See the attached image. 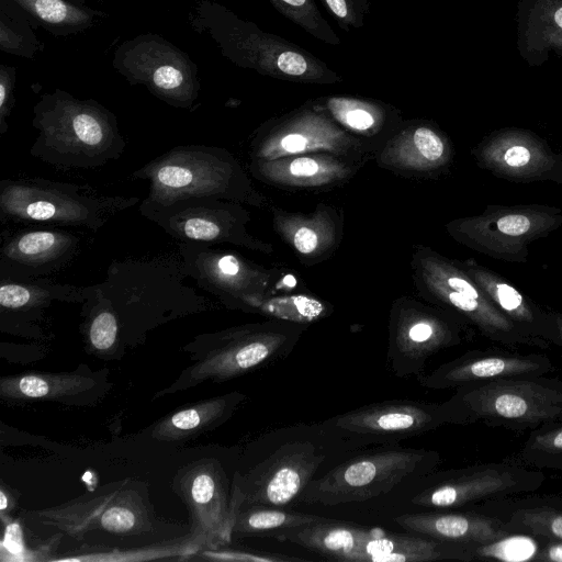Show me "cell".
I'll list each match as a JSON object with an SVG mask.
<instances>
[{
	"label": "cell",
	"instance_id": "obj_1",
	"mask_svg": "<svg viewBox=\"0 0 562 562\" xmlns=\"http://www.w3.org/2000/svg\"><path fill=\"white\" fill-rule=\"evenodd\" d=\"M349 452L323 423L284 426L257 438L234 471L237 507H285L308 483Z\"/></svg>",
	"mask_w": 562,
	"mask_h": 562
},
{
	"label": "cell",
	"instance_id": "obj_2",
	"mask_svg": "<svg viewBox=\"0 0 562 562\" xmlns=\"http://www.w3.org/2000/svg\"><path fill=\"white\" fill-rule=\"evenodd\" d=\"M180 256L114 259L102 282L88 285L115 312L123 338L165 322L210 308L206 297L184 282Z\"/></svg>",
	"mask_w": 562,
	"mask_h": 562
},
{
	"label": "cell",
	"instance_id": "obj_3",
	"mask_svg": "<svg viewBox=\"0 0 562 562\" xmlns=\"http://www.w3.org/2000/svg\"><path fill=\"white\" fill-rule=\"evenodd\" d=\"M38 136L30 154L59 169H93L117 160L126 143L116 116L94 100L56 89L33 108Z\"/></svg>",
	"mask_w": 562,
	"mask_h": 562
},
{
	"label": "cell",
	"instance_id": "obj_4",
	"mask_svg": "<svg viewBox=\"0 0 562 562\" xmlns=\"http://www.w3.org/2000/svg\"><path fill=\"white\" fill-rule=\"evenodd\" d=\"M132 178L149 183L147 204H166L188 198H215L258 209L269 200L227 149L209 145H178L146 162Z\"/></svg>",
	"mask_w": 562,
	"mask_h": 562
},
{
	"label": "cell",
	"instance_id": "obj_5",
	"mask_svg": "<svg viewBox=\"0 0 562 562\" xmlns=\"http://www.w3.org/2000/svg\"><path fill=\"white\" fill-rule=\"evenodd\" d=\"M310 326L268 318L198 335L184 347L193 364L154 397L181 392L205 381L224 382L281 360L291 353Z\"/></svg>",
	"mask_w": 562,
	"mask_h": 562
},
{
	"label": "cell",
	"instance_id": "obj_6",
	"mask_svg": "<svg viewBox=\"0 0 562 562\" xmlns=\"http://www.w3.org/2000/svg\"><path fill=\"white\" fill-rule=\"evenodd\" d=\"M192 24L216 42L235 65L279 80L307 85H335L342 77L325 61L285 38L265 32L228 9L209 1L196 8Z\"/></svg>",
	"mask_w": 562,
	"mask_h": 562
},
{
	"label": "cell",
	"instance_id": "obj_7",
	"mask_svg": "<svg viewBox=\"0 0 562 562\" xmlns=\"http://www.w3.org/2000/svg\"><path fill=\"white\" fill-rule=\"evenodd\" d=\"M443 403L449 424L531 431L562 422V381L546 374L481 381L457 387Z\"/></svg>",
	"mask_w": 562,
	"mask_h": 562
},
{
	"label": "cell",
	"instance_id": "obj_8",
	"mask_svg": "<svg viewBox=\"0 0 562 562\" xmlns=\"http://www.w3.org/2000/svg\"><path fill=\"white\" fill-rule=\"evenodd\" d=\"M439 462L434 450L397 445L353 451L313 479L296 502L319 506L366 502L429 475Z\"/></svg>",
	"mask_w": 562,
	"mask_h": 562
},
{
	"label": "cell",
	"instance_id": "obj_9",
	"mask_svg": "<svg viewBox=\"0 0 562 562\" xmlns=\"http://www.w3.org/2000/svg\"><path fill=\"white\" fill-rule=\"evenodd\" d=\"M409 265L420 299L454 313L487 339L510 348L550 347V342L521 331L485 296L456 259L416 244Z\"/></svg>",
	"mask_w": 562,
	"mask_h": 562
},
{
	"label": "cell",
	"instance_id": "obj_10",
	"mask_svg": "<svg viewBox=\"0 0 562 562\" xmlns=\"http://www.w3.org/2000/svg\"><path fill=\"white\" fill-rule=\"evenodd\" d=\"M139 202L138 196L104 195L86 184L44 178L0 181L2 223H44L95 232Z\"/></svg>",
	"mask_w": 562,
	"mask_h": 562
},
{
	"label": "cell",
	"instance_id": "obj_11",
	"mask_svg": "<svg viewBox=\"0 0 562 562\" xmlns=\"http://www.w3.org/2000/svg\"><path fill=\"white\" fill-rule=\"evenodd\" d=\"M386 362L397 378L418 376L435 353L469 340L472 327L445 308L411 295L390 307Z\"/></svg>",
	"mask_w": 562,
	"mask_h": 562
},
{
	"label": "cell",
	"instance_id": "obj_12",
	"mask_svg": "<svg viewBox=\"0 0 562 562\" xmlns=\"http://www.w3.org/2000/svg\"><path fill=\"white\" fill-rule=\"evenodd\" d=\"M562 226V210L549 205H488L479 215L445 225L457 243L496 260L526 262L529 246Z\"/></svg>",
	"mask_w": 562,
	"mask_h": 562
},
{
	"label": "cell",
	"instance_id": "obj_13",
	"mask_svg": "<svg viewBox=\"0 0 562 562\" xmlns=\"http://www.w3.org/2000/svg\"><path fill=\"white\" fill-rule=\"evenodd\" d=\"M327 151L367 164L374 155L328 114L319 98L263 122L249 143L250 160Z\"/></svg>",
	"mask_w": 562,
	"mask_h": 562
},
{
	"label": "cell",
	"instance_id": "obj_14",
	"mask_svg": "<svg viewBox=\"0 0 562 562\" xmlns=\"http://www.w3.org/2000/svg\"><path fill=\"white\" fill-rule=\"evenodd\" d=\"M140 214L177 243L232 244L265 255L273 245L247 229L250 213L244 204L215 198H188L166 204L140 202Z\"/></svg>",
	"mask_w": 562,
	"mask_h": 562
},
{
	"label": "cell",
	"instance_id": "obj_15",
	"mask_svg": "<svg viewBox=\"0 0 562 562\" xmlns=\"http://www.w3.org/2000/svg\"><path fill=\"white\" fill-rule=\"evenodd\" d=\"M349 451L395 446L449 424L445 403L390 400L337 414L322 422Z\"/></svg>",
	"mask_w": 562,
	"mask_h": 562
},
{
	"label": "cell",
	"instance_id": "obj_16",
	"mask_svg": "<svg viewBox=\"0 0 562 562\" xmlns=\"http://www.w3.org/2000/svg\"><path fill=\"white\" fill-rule=\"evenodd\" d=\"M546 476L518 461L479 463L430 473L409 504L427 509H456L482 501L538 490Z\"/></svg>",
	"mask_w": 562,
	"mask_h": 562
},
{
	"label": "cell",
	"instance_id": "obj_17",
	"mask_svg": "<svg viewBox=\"0 0 562 562\" xmlns=\"http://www.w3.org/2000/svg\"><path fill=\"white\" fill-rule=\"evenodd\" d=\"M124 481L104 486L94 495H83L59 506L36 512L37 518L71 537L88 531L139 535L153 528L149 501L136 486Z\"/></svg>",
	"mask_w": 562,
	"mask_h": 562
},
{
	"label": "cell",
	"instance_id": "obj_18",
	"mask_svg": "<svg viewBox=\"0 0 562 562\" xmlns=\"http://www.w3.org/2000/svg\"><path fill=\"white\" fill-rule=\"evenodd\" d=\"M115 68L134 85H144L168 104L193 109L200 85L189 57L157 35L137 36L115 53Z\"/></svg>",
	"mask_w": 562,
	"mask_h": 562
},
{
	"label": "cell",
	"instance_id": "obj_19",
	"mask_svg": "<svg viewBox=\"0 0 562 562\" xmlns=\"http://www.w3.org/2000/svg\"><path fill=\"white\" fill-rule=\"evenodd\" d=\"M177 244L186 274L229 310H238L248 299L276 292L282 279L280 270L215 245Z\"/></svg>",
	"mask_w": 562,
	"mask_h": 562
},
{
	"label": "cell",
	"instance_id": "obj_20",
	"mask_svg": "<svg viewBox=\"0 0 562 562\" xmlns=\"http://www.w3.org/2000/svg\"><path fill=\"white\" fill-rule=\"evenodd\" d=\"M173 490L186 504L191 532L202 539L204 549H220L233 540L238 509L233 476L214 458L193 461L178 471Z\"/></svg>",
	"mask_w": 562,
	"mask_h": 562
},
{
	"label": "cell",
	"instance_id": "obj_21",
	"mask_svg": "<svg viewBox=\"0 0 562 562\" xmlns=\"http://www.w3.org/2000/svg\"><path fill=\"white\" fill-rule=\"evenodd\" d=\"M449 137L432 121L403 120L384 145L374 153L379 168L412 179H435L453 160Z\"/></svg>",
	"mask_w": 562,
	"mask_h": 562
},
{
	"label": "cell",
	"instance_id": "obj_22",
	"mask_svg": "<svg viewBox=\"0 0 562 562\" xmlns=\"http://www.w3.org/2000/svg\"><path fill=\"white\" fill-rule=\"evenodd\" d=\"M471 153L479 167L498 178L562 183V156L538 137L499 133L480 142Z\"/></svg>",
	"mask_w": 562,
	"mask_h": 562
},
{
	"label": "cell",
	"instance_id": "obj_23",
	"mask_svg": "<svg viewBox=\"0 0 562 562\" xmlns=\"http://www.w3.org/2000/svg\"><path fill=\"white\" fill-rule=\"evenodd\" d=\"M551 359L542 353H518L499 349H475L448 361L429 373L417 376L427 389L445 390L514 376L544 375L554 370Z\"/></svg>",
	"mask_w": 562,
	"mask_h": 562
},
{
	"label": "cell",
	"instance_id": "obj_24",
	"mask_svg": "<svg viewBox=\"0 0 562 562\" xmlns=\"http://www.w3.org/2000/svg\"><path fill=\"white\" fill-rule=\"evenodd\" d=\"M364 162L327 151L305 153L270 160H250L258 181L286 191L325 192L348 183Z\"/></svg>",
	"mask_w": 562,
	"mask_h": 562
},
{
	"label": "cell",
	"instance_id": "obj_25",
	"mask_svg": "<svg viewBox=\"0 0 562 562\" xmlns=\"http://www.w3.org/2000/svg\"><path fill=\"white\" fill-rule=\"evenodd\" d=\"M0 247V278L35 279L54 274L80 252V238L65 229H23L5 237Z\"/></svg>",
	"mask_w": 562,
	"mask_h": 562
},
{
	"label": "cell",
	"instance_id": "obj_26",
	"mask_svg": "<svg viewBox=\"0 0 562 562\" xmlns=\"http://www.w3.org/2000/svg\"><path fill=\"white\" fill-rule=\"evenodd\" d=\"M272 228L301 265L313 267L331 258L338 250L345 228L341 207L318 203L310 213L272 206Z\"/></svg>",
	"mask_w": 562,
	"mask_h": 562
},
{
	"label": "cell",
	"instance_id": "obj_27",
	"mask_svg": "<svg viewBox=\"0 0 562 562\" xmlns=\"http://www.w3.org/2000/svg\"><path fill=\"white\" fill-rule=\"evenodd\" d=\"M108 371H91L81 366L71 372H26L2 376L0 397L11 402L56 401L63 404H85L97 401L111 385Z\"/></svg>",
	"mask_w": 562,
	"mask_h": 562
},
{
	"label": "cell",
	"instance_id": "obj_28",
	"mask_svg": "<svg viewBox=\"0 0 562 562\" xmlns=\"http://www.w3.org/2000/svg\"><path fill=\"white\" fill-rule=\"evenodd\" d=\"M458 265L479 285L485 296L526 335L555 345L553 313L540 307L503 276L473 259Z\"/></svg>",
	"mask_w": 562,
	"mask_h": 562
},
{
	"label": "cell",
	"instance_id": "obj_29",
	"mask_svg": "<svg viewBox=\"0 0 562 562\" xmlns=\"http://www.w3.org/2000/svg\"><path fill=\"white\" fill-rule=\"evenodd\" d=\"M394 521L408 532L465 546L485 544L512 535L502 519L471 512L405 513Z\"/></svg>",
	"mask_w": 562,
	"mask_h": 562
},
{
	"label": "cell",
	"instance_id": "obj_30",
	"mask_svg": "<svg viewBox=\"0 0 562 562\" xmlns=\"http://www.w3.org/2000/svg\"><path fill=\"white\" fill-rule=\"evenodd\" d=\"M319 101L335 122L373 155L404 120L394 105L370 98L333 94Z\"/></svg>",
	"mask_w": 562,
	"mask_h": 562
},
{
	"label": "cell",
	"instance_id": "obj_31",
	"mask_svg": "<svg viewBox=\"0 0 562 562\" xmlns=\"http://www.w3.org/2000/svg\"><path fill=\"white\" fill-rule=\"evenodd\" d=\"M475 560L465 544L437 540L413 532L374 531L359 547L351 562H426Z\"/></svg>",
	"mask_w": 562,
	"mask_h": 562
},
{
	"label": "cell",
	"instance_id": "obj_32",
	"mask_svg": "<svg viewBox=\"0 0 562 562\" xmlns=\"http://www.w3.org/2000/svg\"><path fill=\"white\" fill-rule=\"evenodd\" d=\"M245 400V394L234 391L183 406L156 422L150 436L161 441L194 438L228 420Z\"/></svg>",
	"mask_w": 562,
	"mask_h": 562
},
{
	"label": "cell",
	"instance_id": "obj_33",
	"mask_svg": "<svg viewBox=\"0 0 562 562\" xmlns=\"http://www.w3.org/2000/svg\"><path fill=\"white\" fill-rule=\"evenodd\" d=\"M373 531L374 528L325 517L313 524L278 531L271 537L299 544L331 560L351 562L360 544Z\"/></svg>",
	"mask_w": 562,
	"mask_h": 562
},
{
	"label": "cell",
	"instance_id": "obj_34",
	"mask_svg": "<svg viewBox=\"0 0 562 562\" xmlns=\"http://www.w3.org/2000/svg\"><path fill=\"white\" fill-rule=\"evenodd\" d=\"M86 286L56 283L48 278H0L1 317L12 319L31 312H41L54 302L83 303Z\"/></svg>",
	"mask_w": 562,
	"mask_h": 562
},
{
	"label": "cell",
	"instance_id": "obj_35",
	"mask_svg": "<svg viewBox=\"0 0 562 562\" xmlns=\"http://www.w3.org/2000/svg\"><path fill=\"white\" fill-rule=\"evenodd\" d=\"M238 311L254 313L270 319L312 325L331 315L330 302L306 292H270L244 301Z\"/></svg>",
	"mask_w": 562,
	"mask_h": 562
},
{
	"label": "cell",
	"instance_id": "obj_36",
	"mask_svg": "<svg viewBox=\"0 0 562 562\" xmlns=\"http://www.w3.org/2000/svg\"><path fill=\"white\" fill-rule=\"evenodd\" d=\"M324 518L319 515L286 510L284 507L244 505L236 512L233 537H271L278 531L305 526Z\"/></svg>",
	"mask_w": 562,
	"mask_h": 562
},
{
	"label": "cell",
	"instance_id": "obj_37",
	"mask_svg": "<svg viewBox=\"0 0 562 562\" xmlns=\"http://www.w3.org/2000/svg\"><path fill=\"white\" fill-rule=\"evenodd\" d=\"M81 330L91 351L114 355L123 341L121 325L113 308L86 285Z\"/></svg>",
	"mask_w": 562,
	"mask_h": 562
},
{
	"label": "cell",
	"instance_id": "obj_38",
	"mask_svg": "<svg viewBox=\"0 0 562 562\" xmlns=\"http://www.w3.org/2000/svg\"><path fill=\"white\" fill-rule=\"evenodd\" d=\"M204 549L202 539L190 532L187 537L172 539L145 548L127 550H105L104 552H82L75 557L63 558L59 561H146L171 557L187 558Z\"/></svg>",
	"mask_w": 562,
	"mask_h": 562
},
{
	"label": "cell",
	"instance_id": "obj_39",
	"mask_svg": "<svg viewBox=\"0 0 562 562\" xmlns=\"http://www.w3.org/2000/svg\"><path fill=\"white\" fill-rule=\"evenodd\" d=\"M36 20L48 26L80 30L89 27L98 12L66 0H12Z\"/></svg>",
	"mask_w": 562,
	"mask_h": 562
},
{
	"label": "cell",
	"instance_id": "obj_40",
	"mask_svg": "<svg viewBox=\"0 0 562 562\" xmlns=\"http://www.w3.org/2000/svg\"><path fill=\"white\" fill-rule=\"evenodd\" d=\"M561 460L562 422H559L531 430L516 461L527 467L553 469Z\"/></svg>",
	"mask_w": 562,
	"mask_h": 562
},
{
	"label": "cell",
	"instance_id": "obj_41",
	"mask_svg": "<svg viewBox=\"0 0 562 562\" xmlns=\"http://www.w3.org/2000/svg\"><path fill=\"white\" fill-rule=\"evenodd\" d=\"M284 18L316 40L331 46L341 41L323 16L315 0H268Z\"/></svg>",
	"mask_w": 562,
	"mask_h": 562
},
{
	"label": "cell",
	"instance_id": "obj_42",
	"mask_svg": "<svg viewBox=\"0 0 562 562\" xmlns=\"http://www.w3.org/2000/svg\"><path fill=\"white\" fill-rule=\"evenodd\" d=\"M504 522L512 532L519 531L547 540L562 541V510L549 507L516 509Z\"/></svg>",
	"mask_w": 562,
	"mask_h": 562
},
{
	"label": "cell",
	"instance_id": "obj_43",
	"mask_svg": "<svg viewBox=\"0 0 562 562\" xmlns=\"http://www.w3.org/2000/svg\"><path fill=\"white\" fill-rule=\"evenodd\" d=\"M322 2L345 32L361 29L370 12L369 0H322Z\"/></svg>",
	"mask_w": 562,
	"mask_h": 562
},
{
	"label": "cell",
	"instance_id": "obj_44",
	"mask_svg": "<svg viewBox=\"0 0 562 562\" xmlns=\"http://www.w3.org/2000/svg\"><path fill=\"white\" fill-rule=\"evenodd\" d=\"M202 554L216 561H246V562H297L304 559L273 552L238 549H205Z\"/></svg>",
	"mask_w": 562,
	"mask_h": 562
},
{
	"label": "cell",
	"instance_id": "obj_45",
	"mask_svg": "<svg viewBox=\"0 0 562 562\" xmlns=\"http://www.w3.org/2000/svg\"><path fill=\"white\" fill-rule=\"evenodd\" d=\"M14 68L3 65L0 66V136H3L9 128L7 119L9 117L14 103Z\"/></svg>",
	"mask_w": 562,
	"mask_h": 562
},
{
	"label": "cell",
	"instance_id": "obj_46",
	"mask_svg": "<svg viewBox=\"0 0 562 562\" xmlns=\"http://www.w3.org/2000/svg\"><path fill=\"white\" fill-rule=\"evenodd\" d=\"M0 48L3 52L31 57L35 53L33 44L29 43L23 34L15 32L12 25L7 24L1 16Z\"/></svg>",
	"mask_w": 562,
	"mask_h": 562
},
{
	"label": "cell",
	"instance_id": "obj_47",
	"mask_svg": "<svg viewBox=\"0 0 562 562\" xmlns=\"http://www.w3.org/2000/svg\"><path fill=\"white\" fill-rule=\"evenodd\" d=\"M533 560L562 562V541L548 540V542L537 551Z\"/></svg>",
	"mask_w": 562,
	"mask_h": 562
},
{
	"label": "cell",
	"instance_id": "obj_48",
	"mask_svg": "<svg viewBox=\"0 0 562 562\" xmlns=\"http://www.w3.org/2000/svg\"><path fill=\"white\" fill-rule=\"evenodd\" d=\"M0 509H1V513L2 515L4 514V512H9L11 510V501H13V498L11 497V495L4 490V487H1L0 490Z\"/></svg>",
	"mask_w": 562,
	"mask_h": 562
},
{
	"label": "cell",
	"instance_id": "obj_49",
	"mask_svg": "<svg viewBox=\"0 0 562 562\" xmlns=\"http://www.w3.org/2000/svg\"><path fill=\"white\" fill-rule=\"evenodd\" d=\"M553 313V319L555 325V331H557V340L555 345L562 347V314L552 312Z\"/></svg>",
	"mask_w": 562,
	"mask_h": 562
},
{
	"label": "cell",
	"instance_id": "obj_50",
	"mask_svg": "<svg viewBox=\"0 0 562 562\" xmlns=\"http://www.w3.org/2000/svg\"><path fill=\"white\" fill-rule=\"evenodd\" d=\"M554 20L557 22V24L562 27V8L559 9L555 14H554Z\"/></svg>",
	"mask_w": 562,
	"mask_h": 562
},
{
	"label": "cell",
	"instance_id": "obj_51",
	"mask_svg": "<svg viewBox=\"0 0 562 562\" xmlns=\"http://www.w3.org/2000/svg\"><path fill=\"white\" fill-rule=\"evenodd\" d=\"M553 469H557V470H562V460L559 461L554 467Z\"/></svg>",
	"mask_w": 562,
	"mask_h": 562
}]
</instances>
